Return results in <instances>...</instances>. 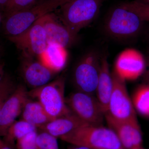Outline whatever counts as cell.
Wrapping results in <instances>:
<instances>
[{
	"instance_id": "14",
	"label": "cell",
	"mask_w": 149,
	"mask_h": 149,
	"mask_svg": "<svg viewBox=\"0 0 149 149\" xmlns=\"http://www.w3.org/2000/svg\"><path fill=\"white\" fill-rule=\"evenodd\" d=\"M143 57L133 49H125L117 57L114 65L115 72L125 81L136 80L145 69Z\"/></svg>"
},
{
	"instance_id": "3",
	"label": "cell",
	"mask_w": 149,
	"mask_h": 149,
	"mask_svg": "<svg viewBox=\"0 0 149 149\" xmlns=\"http://www.w3.org/2000/svg\"><path fill=\"white\" fill-rule=\"evenodd\" d=\"M104 0H70L58 9V16L72 33L78 35L97 15Z\"/></svg>"
},
{
	"instance_id": "6",
	"label": "cell",
	"mask_w": 149,
	"mask_h": 149,
	"mask_svg": "<svg viewBox=\"0 0 149 149\" xmlns=\"http://www.w3.org/2000/svg\"><path fill=\"white\" fill-rule=\"evenodd\" d=\"M66 103L72 113L84 122L91 125H102L105 113L93 95L78 91L70 94Z\"/></svg>"
},
{
	"instance_id": "30",
	"label": "cell",
	"mask_w": 149,
	"mask_h": 149,
	"mask_svg": "<svg viewBox=\"0 0 149 149\" xmlns=\"http://www.w3.org/2000/svg\"><path fill=\"white\" fill-rule=\"evenodd\" d=\"M75 146L71 149H91L85 147L77 146Z\"/></svg>"
},
{
	"instance_id": "4",
	"label": "cell",
	"mask_w": 149,
	"mask_h": 149,
	"mask_svg": "<svg viewBox=\"0 0 149 149\" xmlns=\"http://www.w3.org/2000/svg\"><path fill=\"white\" fill-rule=\"evenodd\" d=\"M65 88V79L61 76L44 86L28 91V95L39 102L54 119L72 112L66 104Z\"/></svg>"
},
{
	"instance_id": "11",
	"label": "cell",
	"mask_w": 149,
	"mask_h": 149,
	"mask_svg": "<svg viewBox=\"0 0 149 149\" xmlns=\"http://www.w3.org/2000/svg\"><path fill=\"white\" fill-rule=\"evenodd\" d=\"M28 91L23 85L17 86L0 111V137H4L8 128L21 114L24 104L29 98Z\"/></svg>"
},
{
	"instance_id": "35",
	"label": "cell",
	"mask_w": 149,
	"mask_h": 149,
	"mask_svg": "<svg viewBox=\"0 0 149 149\" xmlns=\"http://www.w3.org/2000/svg\"><path fill=\"white\" fill-rule=\"evenodd\" d=\"M107 149L99 148V149Z\"/></svg>"
},
{
	"instance_id": "34",
	"label": "cell",
	"mask_w": 149,
	"mask_h": 149,
	"mask_svg": "<svg viewBox=\"0 0 149 149\" xmlns=\"http://www.w3.org/2000/svg\"><path fill=\"white\" fill-rule=\"evenodd\" d=\"M144 149L143 148H142V147H141V148H138V149Z\"/></svg>"
},
{
	"instance_id": "23",
	"label": "cell",
	"mask_w": 149,
	"mask_h": 149,
	"mask_svg": "<svg viewBox=\"0 0 149 149\" xmlns=\"http://www.w3.org/2000/svg\"><path fill=\"white\" fill-rule=\"evenodd\" d=\"M123 4L137 14L143 21L149 22V6L135 0Z\"/></svg>"
},
{
	"instance_id": "32",
	"label": "cell",
	"mask_w": 149,
	"mask_h": 149,
	"mask_svg": "<svg viewBox=\"0 0 149 149\" xmlns=\"http://www.w3.org/2000/svg\"><path fill=\"white\" fill-rule=\"evenodd\" d=\"M3 21V16L2 15L1 13H0V25H1V23Z\"/></svg>"
},
{
	"instance_id": "25",
	"label": "cell",
	"mask_w": 149,
	"mask_h": 149,
	"mask_svg": "<svg viewBox=\"0 0 149 149\" xmlns=\"http://www.w3.org/2000/svg\"><path fill=\"white\" fill-rule=\"evenodd\" d=\"M37 130L29 133L16 141L17 149H40L36 141Z\"/></svg>"
},
{
	"instance_id": "15",
	"label": "cell",
	"mask_w": 149,
	"mask_h": 149,
	"mask_svg": "<svg viewBox=\"0 0 149 149\" xmlns=\"http://www.w3.org/2000/svg\"><path fill=\"white\" fill-rule=\"evenodd\" d=\"M113 87L112 74L106 56L100 58V73L96 93L97 99L105 114L107 112L109 104Z\"/></svg>"
},
{
	"instance_id": "19",
	"label": "cell",
	"mask_w": 149,
	"mask_h": 149,
	"mask_svg": "<svg viewBox=\"0 0 149 149\" xmlns=\"http://www.w3.org/2000/svg\"><path fill=\"white\" fill-rule=\"evenodd\" d=\"M38 128L24 120L15 121L10 126L3 140L13 146L15 143L29 133L37 130Z\"/></svg>"
},
{
	"instance_id": "24",
	"label": "cell",
	"mask_w": 149,
	"mask_h": 149,
	"mask_svg": "<svg viewBox=\"0 0 149 149\" xmlns=\"http://www.w3.org/2000/svg\"><path fill=\"white\" fill-rule=\"evenodd\" d=\"M37 1V0H9L4 15L27 8Z\"/></svg>"
},
{
	"instance_id": "1",
	"label": "cell",
	"mask_w": 149,
	"mask_h": 149,
	"mask_svg": "<svg viewBox=\"0 0 149 149\" xmlns=\"http://www.w3.org/2000/svg\"><path fill=\"white\" fill-rule=\"evenodd\" d=\"M70 0H40L22 10L4 15L3 29L7 37L16 36L27 30L46 15L59 8Z\"/></svg>"
},
{
	"instance_id": "21",
	"label": "cell",
	"mask_w": 149,
	"mask_h": 149,
	"mask_svg": "<svg viewBox=\"0 0 149 149\" xmlns=\"http://www.w3.org/2000/svg\"><path fill=\"white\" fill-rule=\"evenodd\" d=\"M57 139L50 133L40 130L37 133L36 141L40 149H59Z\"/></svg>"
},
{
	"instance_id": "27",
	"label": "cell",
	"mask_w": 149,
	"mask_h": 149,
	"mask_svg": "<svg viewBox=\"0 0 149 149\" xmlns=\"http://www.w3.org/2000/svg\"><path fill=\"white\" fill-rule=\"evenodd\" d=\"M4 68V63L0 61V83L2 81L6 74L5 72Z\"/></svg>"
},
{
	"instance_id": "8",
	"label": "cell",
	"mask_w": 149,
	"mask_h": 149,
	"mask_svg": "<svg viewBox=\"0 0 149 149\" xmlns=\"http://www.w3.org/2000/svg\"><path fill=\"white\" fill-rule=\"evenodd\" d=\"M100 58L97 53L91 51L85 54L78 62L73 77L78 91L92 95L96 93Z\"/></svg>"
},
{
	"instance_id": "22",
	"label": "cell",
	"mask_w": 149,
	"mask_h": 149,
	"mask_svg": "<svg viewBox=\"0 0 149 149\" xmlns=\"http://www.w3.org/2000/svg\"><path fill=\"white\" fill-rule=\"evenodd\" d=\"M16 87L12 78L6 74L0 83V111L5 102L12 94Z\"/></svg>"
},
{
	"instance_id": "20",
	"label": "cell",
	"mask_w": 149,
	"mask_h": 149,
	"mask_svg": "<svg viewBox=\"0 0 149 149\" xmlns=\"http://www.w3.org/2000/svg\"><path fill=\"white\" fill-rule=\"evenodd\" d=\"M132 102L134 108L140 114L149 117V85H142L133 94Z\"/></svg>"
},
{
	"instance_id": "29",
	"label": "cell",
	"mask_w": 149,
	"mask_h": 149,
	"mask_svg": "<svg viewBox=\"0 0 149 149\" xmlns=\"http://www.w3.org/2000/svg\"><path fill=\"white\" fill-rule=\"evenodd\" d=\"M135 1L149 6V0H135Z\"/></svg>"
},
{
	"instance_id": "26",
	"label": "cell",
	"mask_w": 149,
	"mask_h": 149,
	"mask_svg": "<svg viewBox=\"0 0 149 149\" xmlns=\"http://www.w3.org/2000/svg\"><path fill=\"white\" fill-rule=\"evenodd\" d=\"M0 149H14L13 146L9 144L0 137Z\"/></svg>"
},
{
	"instance_id": "5",
	"label": "cell",
	"mask_w": 149,
	"mask_h": 149,
	"mask_svg": "<svg viewBox=\"0 0 149 149\" xmlns=\"http://www.w3.org/2000/svg\"><path fill=\"white\" fill-rule=\"evenodd\" d=\"M143 21L139 15L123 4L113 9L104 24L106 32L118 40H127L137 35Z\"/></svg>"
},
{
	"instance_id": "31",
	"label": "cell",
	"mask_w": 149,
	"mask_h": 149,
	"mask_svg": "<svg viewBox=\"0 0 149 149\" xmlns=\"http://www.w3.org/2000/svg\"><path fill=\"white\" fill-rule=\"evenodd\" d=\"M3 51V46L2 45L1 43L0 42V57L1 56L2 54Z\"/></svg>"
},
{
	"instance_id": "7",
	"label": "cell",
	"mask_w": 149,
	"mask_h": 149,
	"mask_svg": "<svg viewBox=\"0 0 149 149\" xmlns=\"http://www.w3.org/2000/svg\"><path fill=\"white\" fill-rule=\"evenodd\" d=\"M7 38L21 52L22 56L39 58L48 45L45 31L40 19L21 34Z\"/></svg>"
},
{
	"instance_id": "17",
	"label": "cell",
	"mask_w": 149,
	"mask_h": 149,
	"mask_svg": "<svg viewBox=\"0 0 149 149\" xmlns=\"http://www.w3.org/2000/svg\"><path fill=\"white\" fill-rule=\"evenodd\" d=\"M21 119L39 128L54 120L37 100L28 98L24 104L21 113Z\"/></svg>"
},
{
	"instance_id": "33",
	"label": "cell",
	"mask_w": 149,
	"mask_h": 149,
	"mask_svg": "<svg viewBox=\"0 0 149 149\" xmlns=\"http://www.w3.org/2000/svg\"><path fill=\"white\" fill-rule=\"evenodd\" d=\"M147 79H148V81L149 83V70L148 71V74H147Z\"/></svg>"
},
{
	"instance_id": "13",
	"label": "cell",
	"mask_w": 149,
	"mask_h": 149,
	"mask_svg": "<svg viewBox=\"0 0 149 149\" xmlns=\"http://www.w3.org/2000/svg\"><path fill=\"white\" fill-rule=\"evenodd\" d=\"M20 72L24 82L32 89L52 81L58 73L45 65L39 59L22 56Z\"/></svg>"
},
{
	"instance_id": "2",
	"label": "cell",
	"mask_w": 149,
	"mask_h": 149,
	"mask_svg": "<svg viewBox=\"0 0 149 149\" xmlns=\"http://www.w3.org/2000/svg\"><path fill=\"white\" fill-rule=\"evenodd\" d=\"M60 139L74 146L91 149H125L114 131L102 125L81 126Z\"/></svg>"
},
{
	"instance_id": "28",
	"label": "cell",
	"mask_w": 149,
	"mask_h": 149,
	"mask_svg": "<svg viewBox=\"0 0 149 149\" xmlns=\"http://www.w3.org/2000/svg\"><path fill=\"white\" fill-rule=\"evenodd\" d=\"M9 0H0V13H4Z\"/></svg>"
},
{
	"instance_id": "16",
	"label": "cell",
	"mask_w": 149,
	"mask_h": 149,
	"mask_svg": "<svg viewBox=\"0 0 149 149\" xmlns=\"http://www.w3.org/2000/svg\"><path fill=\"white\" fill-rule=\"evenodd\" d=\"M90 125L80 119L72 112L56 118L38 128L50 133L57 138H60L76 128Z\"/></svg>"
},
{
	"instance_id": "18",
	"label": "cell",
	"mask_w": 149,
	"mask_h": 149,
	"mask_svg": "<svg viewBox=\"0 0 149 149\" xmlns=\"http://www.w3.org/2000/svg\"><path fill=\"white\" fill-rule=\"evenodd\" d=\"M39 60L49 68L58 73L66 65L68 59L66 49L54 44H48Z\"/></svg>"
},
{
	"instance_id": "12",
	"label": "cell",
	"mask_w": 149,
	"mask_h": 149,
	"mask_svg": "<svg viewBox=\"0 0 149 149\" xmlns=\"http://www.w3.org/2000/svg\"><path fill=\"white\" fill-rule=\"evenodd\" d=\"M105 118L109 126L113 130L125 149H137L142 147V133L137 119L130 120H117L108 113Z\"/></svg>"
},
{
	"instance_id": "9",
	"label": "cell",
	"mask_w": 149,
	"mask_h": 149,
	"mask_svg": "<svg viewBox=\"0 0 149 149\" xmlns=\"http://www.w3.org/2000/svg\"><path fill=\"white\" fill-rule=\"evenodd\" d=\"M113 87L107 113L120 120L137 119L133 102L128 95L125 81L116 74L111 73Z\"/></svg>"
},
{
	"instance_id": "10",
	"label": "cell",
	"mask_w": 149,
	"mask_h": 149,
	"mask_svg": "<svg viewBox=\"0 0 149 149\" xmlns=\"http://www.w3.org/2000/svg\"><path fill=\"white\" fill-rule=\"evenodd\" d=\"M45 31L48 44L67 49L77 42V35L72 33L58 15L52 12L40 19Z\"/></svg>"
}]
</instances>
